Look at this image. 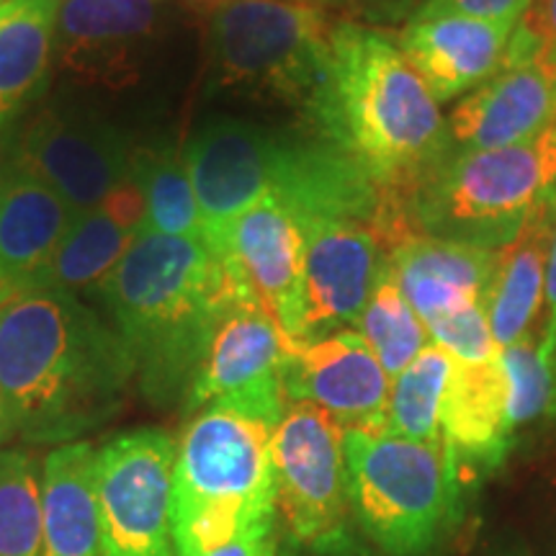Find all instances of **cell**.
<instances>
[{
    "mask_svg": "<svg viewBox=\"0 0 556 556\" xmlns=\"http://www.w3.org/2000/svg\"><path fill=\"white\" fill-rule=\"evenodd\" d=\"M428 332L438 348H443L451 358L462 364H482V361L497 358L503 351L492 336L482 302L433 319Z\"/></svg>",
    "mask_w": 556,
    "mask_h": 556,
    "instance_id": "obj_31",
    "label": "cell"
},
{
    "mask_svg": "<svg viewBox=\"0 0 556 556\" xmlns=\"http://www.w3.org/2000/svg\"><path fill=\"white\" fill-rule=\"evenodd\" d=\"M60 0L0 5V127L16 119L45 86L54 60Z\"/></svg>",
    "mask_w": 556,
    "mask_h": 556,
    "instance_id": "obj_25",
    "label": "cell"
},
{
    "mask_svg": "<svg viewBox=\"0 0 556 556\" xmlns=\"http://www.w3.org/2000/svg\"><path fill=\"white\" fill-rule=\"evenodd\" d=\"M518 24L536 39L541 52L556 65V0H531Z\"/></svg>",
    "mask_w": 556,
    "mask_h": 556,
    "instance_id": "obj_33",
    "label": "cell"
},
{
    "mask_svg": "<svg viewBox=\"0 0 556 556\" xmlns=\"http://www.w3.org/2000/svg\"><path fill=\"white\" fill-rule=\"evenodd\" d=\"M554 124L556 65L516 24L497 73L456 103L448 119L451 142L464 150L510 148Z\"/></svg>",
    "mask_w": 556,
    "mask_h": 556,
    "instance_id": "obj_13",
    "label": "cell"
},
{
    "mask_svg": "<svg viewBox=\"0 0 556 556\" xmlns=\"http://www.w3.org/2000/svg\"><path fill=\"white\" fill-rule=\"evenodd\" d=\"M186 3H191L193 9H201V11H206L208 16H212L214 11L225 9V5H229V3H238V0H186Z\"/></svg>",
    "mask_w": 556,
    "mask_h": 556,
    "instance_id": "obj_37",
    "label": "cell"
},
{
    "mask_svg": "<svg viewBox=\"0 0 556 556\" xmlns=\"http://www.w3.org/2000/svg\"><path fill=\"white\" fill-rule=\"evenodd\" d=\"M41 462L0 448V556H41Z\"/></svg>",
    "mask_w": 556,
    "mask_h": 556,
    "instance_id": "obj_29",
    "label": "cell"
},
{
    "mask_svg": "<svg viewBox=\"0 0 556 556\" xmlns=\"http://www.w3.org/2000/svg\"><path fill=\"white\" fill-rule=\"evenodd\" d=\"M304 317L302 338L356 325L384 268V248L368 222H304Z\"/></svg>",
    "mask_w": 556,
    "mask_h": 556,
    "instance_id": "obj_16",
    "label": "cell"
},
{
    "mask_svg": "<svg viewBox=\"0 0 556 556\" xmlns=\"http://www.w3.org/2000/svg\"><path fill=\"white\" fill-rule=\"evenodd\" d=\"M13 438H16V428H13L11 409L5 405L3 389H0V448H3L9 441H13Z\"/></svg>",
    "mask_w": 556,
    "mask_h": 556,
    "instance_id": "obj_36",
    "label": "cell"
},
{
    "mask_svg": "<svg viewBox=\"0 0 556 556\" xmlns=\"http://www.w3.org/2000/svg\"><path fill=\"white\" fill-rule=\"evenodd\" d=\"M176 441L160 430H135L96 454L101 556H178L170 526Z\"/></svg>",
    "mask_w": 556,
    "mask_h": 556,
    "instance_id": "obj_9",
    "label": "cell"
},
{
    "mask_svg": "<svg viewBox=\"0 0 556 556\" xmlns=\"http://www.w3.org/2000/svg\"><path fill=\"white\" fill-rule=\"evenodd\" d=\"M552 206H554V217H556V191H554V199H552Z\"/></svg>",
    "mask_w": 556,
    "mask_h": 556,
    "instance_id": "obj_39",
    "label": "cell"
},
{
    "mask_svg": "<svg viewBox=\"0 0 556 556\" xmlns=\"http://www.w3.org/2000/svg\"><path fill=\"white\" fill-rule=\"evenodd\" d=\"M368 18H400L413 9V0H356Z\"/></svg>",
    "mask_w": 556,
    "mask_h": 556,
    "instance_id": "obj_35",
    "label": "cell"
},
{
    "mask_svg": "<svg viewBox=\"0 0 556 556\" xmlns=\"http://www.w3.org/2000/svg\"><path fill=\"white\" fill-rule=\"evenodd\" d=\"M13 294H11V291L9 289H3V287H0V304H3L5 302V299H11Z\"/></svg>",
    "mask_w": 556,
    "mask_h": 556,
    "instance_id": "obj_38",
    "label": "cell"
},
{
    "mask_svg": "<svg viewBox=\"0 0 556 556\" xmlns=\"http://www.w3.org/2000/svg\"><path fill=\"white\" fill-rule=\"evenodd\" d=\"M332 24L315 0H238L208 16V67L225 88L307 106L330 65Z\"/></svg>",
    "mask_w": 556,
    "mask_h": 556,
    "instance_id": "obj_7",
    "label": "cell"
},
{
    "mask_svg": "<svg viewBox=\"0 0 556 556\" xmlns=\"http://www.w3.org/2000/svg\"><path fill=\"white\" fill-rule=\"evenodd\" d=\"M276 510L304 544H330L345 523V428L309 402H289L270 433Z\"/></svg>",
    "mask_w": 556,
    "mask_h": 556,
    "instance_id": "obj_10",
    "label": "cell"
},
{
    "mask_svg": "<svg viewBox=\"0 0 556 556\" xmlns=\"http://www.w3.org/2000/svg\"><path fill=\"white\" fill-rule=\"evenodd\" d=\"M135 361L119 330L65 289L0 304V389L16 438L67 446L119 413Z\"/></svg>",
    "mask_w": 556,
    "mask_h": 556,
    "instance_id": "obj_1",
    "label": "cell"
},
{
    "mask_svg": "<svg viewBox=\"0 0 556 556\" xmlns=\"http://www.w3.org/2000/svg\"><path fill=\"white\" fill-rule=\"evenodd\" d=\"M75 214L29 165L11 155L0 168V287L34 289Z\"/></svg>",
    "mask_w": 556,
    "mask_h": 556,
    "instance_id": "obj_19",
    "label": "cell"
},
{
    "mask_svg": "<svg viewBox=\"0 0 556 556\" xmlns=\"http://www.w3.org/2000/svg\"><path fill=\"white\" fill-rule=\"evenodd\" d=\"M5 3V0H0V5H3Z\"/></svg>",
    "mask_w": 556,
    "mask_h": 556,
    "instance_id": "obj_40",
    "label": "cell"
},
{
    "mask_svg": "<svg viewBox=\"0 0 556 556\" xmlns=\"http://www.w3.org/2000/svg\"><path fill=\"white\" fill-rule=\"evenodd\" d=\"M131 184L144 206V232L204 240V222L184 150L170 144L137 148Z\"/></svg>",
    "mask_w": 556,
    "mask_h": 556,
    "instance_id": "obj_26",
    "label": "cell"
},
{
    "mask_svg": "<svg viewBox=\"0 0 556 556\" xmlns=\"http://www.w3.org/2000/svg\"><path fill=\"white\" fill-rule=\"evenodd\" d=\"M554 191L556 124L510 148L448 150L400 204L415 235L497 250Z\"/></svg>",
    "mask_w": 556,
    "mask_h": 556,
    "instance_id": "obj_6",
    "label": "cell"
},
{
    "mask_svg": "<svg viewBox=\"0 0 556 556\" xmlns=\"http://www.w3.org/2000/svg\"><path fill=\"white\" fill-rule=\"evenodd\" d=\"M353 330L366 340L374 356L379 358L381 368L389 374V379L405 371L433 343L426 323L409 307L400 283L394 281L392 270L387 268V261L377 287L371 291V299H368L366 309L361 312Z\"/></svg>",
    "mask_w": 556,
    "mask_h": 556,
    "instance_id": "obj_28",
    "label": "cell"
},
{
    "mask_svg": "<svg viewBox=\"0 0 556 556\" xmlns=\"http://www.w3.org/2000/svg\"><path fill=\"white\" fill-rule=\"evenodd\" d=\"M184 157L208 248L263 199L287 206L299 225L315 219H361L374 225L381 204L379 186L317 135H291L242 119H214L186 142Z\"/></svg>",
    "mask_w": 556,
    "mask_h": 556,
    "instance_id": "obj_3",
    "label": "cell"
},
{
    "mask_svg": "<svg viewBox=\"0 0 556 556\" xmlns=\"http://www.w3.org/2000/svg\"><path fill=\"white\" fill-rule=\"evenodd\" d=\"M507 377V409L516 430L556 409V361L541 353V343L531 336L500 351Z\"/></svg>",
    "mask_w": 556,
    "mask_h": 556,
    "instance_id": "obj_30",
    "label": "cell"
},
{
    "mask_svg": "<svg viewBox=\"0 0 556 556\" xmlns=\"http://www.w3.org/2000/svg\"><path fill=\"white\" fill-rule=\"evenodd\" d=\"M516 26L420 5L400 31L397 47L438 103L482 86L497 73Z\"/></svg>",
    "mask_w": 556,
    "mask_h": 556,
    "instance_id": "obj_18",
    "label": "cell"
},
{
    "mask_svg": "<svg viewBox=\"0 0 556 556\" xmlns=\"http://www.w3.org/2000/svg\"><path fill=\"white\" fill-rule=\"evenodd\" d=\"M99 289L139 389L170 405L189 394L214 328L248 287L204 240L142 232Z\"/></svg>",
    "mask_w": 556,
    "mask_h": 556,
    "instance_id": "obj_4",
    "label": "cell"
},
{
    "mask_svg": "<svg viewBox=\"0 0 556 556\" xmlns=\"http://www.w3.org/2000/svg\"><path fill=\"white\" fill-rule=\"evenodd\" d=\"M426 9L462 13L469 18L492 21V24L516 26L531 5V0H426Z\"/></svg>",
    "mask_w": 556,
    "mask_h": 556,
    "instance_id": "obj_32",
    "label": "cell"
},
{
    "mask_svg": "<svg viewBox=\"0 0 556 556\" xmlns=\"http://www.w3.org/2000/svg\"><path fill=\"white\" fill-rule=\"evenodd\" d=\"M96 454L93 443L75 441L41 462V556H101Z\"/></svg>",
    "mask_w": 556,
    "mask_h": 556,
    "instance_id": "obj_24",
    "label": "cell"
},
{
    "mask_svg": "<svg viewBox=\"0 0 556 556\" xmlns=\"http://www.w3.org/2000/svg\"><path fill=\"white\" fill-rule=\"evenodd\" d=\"M165 34V0H60L54 62L88 86L124 88Z\"/></svg>",
    "mask_w": 556,
    "mask_h": 556,
    "instance_id": "obj_14",
    "label": "cell"
},
{
    "mask_svg": "<svg viewBox=\"0 0 556 556\" xmlns=\"http://www.w3.org/2000/svg\"><path fill=\"white\" fill-rule=\"evenodd\" d=\"M144 232V206L135 184H124L111 197L80 214L70 225L65 240L45 276L34 289L101 287L103 278L119 266L127 250Z\"/></svg>",
    "mask_w": 556,
    "mask_h": 556,
    "instance_id": "obj_22",
    "label": "cell"
},
{
    "mask_svg": "<svg viewBox=\"0 0 556 556\" xmlns=\"http://www.w3.org/2000/svg\"><path fill=\"white\" fill-rule=\"evenodd\" d=\"M307 119L389 197L413 191L454 144L397 41L356 21L332 24L328 75Z\"/></svg>",
    "mask_w": 556,
    "mask_h": 556,
    "instance_id": "obj_2",
    "label": "cell"
},
{
    "mask_svg": "<svg viewBox=\"0 0 556 556\" xmlns=\"http://www.w3.org/2000/svg\"><path fill=\"white\" fill-rule=\"evenodd\" d=\"M443 441L454 458L495 467L510 446V409L503 356L482 364L454 361L443 402Z\"/></svg>",
    "mask_w": 556,
    "mask_h": 556,
    "instance_id": "obj_23",
    "label": "cell"
},
{
    "mask_svg": "<svg viewBox=\"0 0 556 556\" xmlns=\"http://www.w3.org/2000/svg\"><path fill=\"white\" fill-rule=\"evenodd\" d=\"M135 152L131 139L101 116L50 106L24 129L16 157L80 217L129 184Z\"/></svg>",
    "mask_w": 556,
    "mask_h": 556,
    "instance_id": "obj_12",
    "label": "cell"
},
{
    "mask_svg": "<svg viewBox=\"0 0 556 556\" xmlns=\"http://www.w3.org/2000/svg\"><path fill=\"white\" fill-rule=\"evenodd\" d=\"M454 374V358L443 348L430 343L426 351L400 371L389 387L387 433L409 441H443V402Z\"/></svg>",
    "mask_w": 556,
    "mask_h": 556,
    "instance_id": "obj_27",
    "label": "cell"
},
{
    "mask_svg": "<svg viewBox=\"0 0 556 556\" xmlns=\"http://www.w3.org/2000/svg\"><path fill=\"white\" fill-rule=\"evenodd\" d=\"M387 268L417 317L426 323L482 302L495 250L407 235L387 248Z\"/></svg>",
    "mask_w": 556,
    "mask_h": 556,
    "instance_id": "obj_20",
    "label": "cell"
},
{
    "mask_svg": "<svg viewBox=\"0 0 556 556\" xmlns=\"http://www.w3.org/2000/svg\"><path fill=\"white\" fill-rule=\"evenodd\" d=\"M345 467L351 503L389 554L409 556L433 544L454 505L456 458L446 441L345 430Z\"/></svg>",
    "mask_w": 556,
    "mask_h": 556,
    "instance_id": "obj_8",
    "label": "cell"
},
{
    "mask_svg": "<svg viewBox=\"0 0 556 556\" xmlns=\"http://www.w3.org/2000/svg\"><path fill=\"white\" fill-rule=\"evenodd\" d=\"M274 426L232 407L199 409L176 443L170 526L178 556H206L274 523Z\"/></svg>",
    "mask_w": 556,
    "mask_h": 556,
    "instance_id": "obj_5",
    "label": "cell"
},
{
    "mask_svg": "<svg viewBox=\"0 0 556 556\" xmlns=\"http://www.w3.org/2000/svg\"><path fill=\"white\" fill-rule=\"evenodd\" d=\"M281 381L287 402H309L345 430H387L392 379L356 330H336L315 340H289Z\"/></svg>",
    "mask_w": 556,
    "mask_h": 556,
    "instance_id": "obj_15",
    "label": "cell"
},
{
    "mask_svg": "<svg viewBox=\"0 0 556 556\" xmlns=\"http://www.w3.org/2000/svg\"><path fill=\"white\" fill-rule=\"evenodd\" d=\"M289 340L302 338L304 232L287 206L263 199L212 245Z\"/></svg>",
    "mask_w": 556,
    "mask_h": 556,
    "instance_id": "obj_17",
    "label": "cell"
},
{
    "mask_svg": "<svg viewBox=\"0 0 556 556\" xmlns=\"http://www.w3.org/2000/svg\"><path fill=\"white\" fill-rule=\"evenodd\" d=\"M283 351L287 336L245 289L212 332L186 394V409L232 407L276 428L289 405L281 381Z\"/></svg>",
    "mask_w": 556,
    "mask_h": 556,
    "instance_id": "obj_11",
    "label": "cell"
},
{
    "mask_svg": "<svg viewBox=\"0 0 556 556\" xmlns=\"http://www.w3.org/2000/svg\"><path fill=\"white\" fill-rule=\"evenodd\" d=\"M554 232V206L546 201L528 217L516 240L495 250V266L482 296V307L500 348L531 336L533 319L546 302V263Z\"/></svg>",
    "mask_w": 556,
    "mask_h": 556,
    "instance_id": "obj_21",
    "label": "cell"
},
{
    "mask_svg": "<svg viewBox=\"0 0 556 556\" xmlns=\"http://www.w3.org/2000/svg\"><path fill=\"white\" fill-rule=\"evenodd\" d=\"M206 556H276L274 523L253 528V531H248L238 539L227 541L225 546L214 548V552Z\"/></svg>",
    "mask_w": 556,
    "mask_h": 556,
    "instance_id": "obj_34",
    "label": "cell"
}]
</instances>
